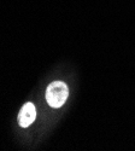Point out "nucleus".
Returning <instances> with one entry per match:
<instances>
[{"instance_id": "obj_1", "label": "nucleus", "mask_w": 135, "mask_h": 151, "mask_svg": "<svg viewBox=\"0 0 135 151\" xmlns=\"http://www.w3.org/2000/svg\"><path fill=\"white\" fill-rule=\"evenodd\" d=\"M45 98L47 104L51 108H62L69 98V86L64 81H52L46 88Z\"/></svg>"}, {"instance_id": "obj_2", "label": "nucleus", "mask_w": 135, "mask_h": 151, "mask_svg": "<svg viewBox=\"0 0 135 151\" xmlns=\"http://www.w3.org/2000/svg\"><path fill=\"white\" fill-rule=\"evenodd\" d=\"M17 120H18V124L22 128H28L30 124H33L34 121L36 120V108L34 103L27 102L26 104H23V106L18 112Z\"/></svg>"}]
</instances>
